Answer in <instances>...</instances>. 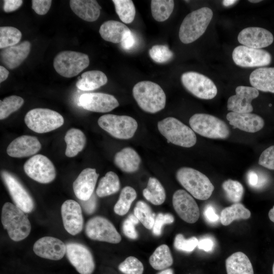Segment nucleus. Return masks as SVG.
<instances>
[{"label":"nucleus","instance_id":"de8ad7c7","mask_svg":"<svg viewBox=\"0 0 274 274\" xmlns=\"http://www.w3.org/2000/svg\"><path fill=\"white\" fill-rule=\"evenodd\" d=\"M139 222L134 214H130L122 224V230L124 235L130 239L137 238L138 234L135 230V225L138 224Z\"/></svg>","mask_w":274,"mask_h":274},{"label":"nucleus","instance_id":"c85d7f7f","mask_svg":"<svg viewBox=\"0 0 274 274\" xmlns=\"http://www.w3.org/2000/svg\"><path fill=\"white\" fill-rule=\"evenodd\" d=\"M225 265L227 274H254L250 259L242 252H235L229 256Z\"/></svg>","mask_w":274,"mask_h":274},{"label":"nucleus","instance_id":"2f4dec72","mask_svg":"<svg viewBox=\"0 0 274 274\" xmlns=\"http://www.w3.org/2000/svg\"><path fill=\"white\" fill-rule=\"evenodd\" d=\"M64 141L66 144L65 155L68 157H73L83 149L86 138L81 130L71 128L66 132Z\"/></svg>","mask_w":274,"mask_h":274},{"label":"nucleus","instance_id":"9d476101","mask_svg":"<svg viewBox=\"0 0 274 274\" xmlns=\"http://www.w3.org/2000/svg\"><path fill=\"white\" fill-rule=\"evenodd\" d=\"M181 80L184 87L199 98L211 99L217 94V87L213 81L197 72H185L182 75Z\"/></svg>","mask_w":274,"mask_h":274},{"label":"nucleus","instance_id":"4be33fe9","mask_svg":"<svg viewBox=\"0 0 274 274\" xmlns=\"http://www.w3.org/2000/svg\"><path fill=\"white\" fill-rule=\"evenodd\" d=\"M98 176L95 168H86L81 172L73 184L78 199L85 201L92 196Z\"/></svg>","mask_w":274,"mask_h":274},{"label":"nucleus","instance_id":"ea45409f","mask_svg":"<svg viewBox=\"0 0 274 274\" xmlns=\"http://www.w3.org/2000/svg\"><path fill=\"white\" fill-rule=\"evenodd\" d=\"M116 12L125 23H131L135 17V8L131 0H113Z\"/></svg>","mask_w":274,"mask_h":274},{"label":"nucleus","instance_id":"864d4df0","mask_svg":"<svg viewBox=\"0 0 274 274\" xmlns=\"http://www.w3.org/2000/svg\"><path fill=\"white\" fill-rule=\"evenodd\" d=\"M135 42L134 36L130 30L124 35L121 42L122 47L125 50L132 48Z\"/></svg>","mask_w":274,"mask_h":274},{"label":"nucleus","instance_id":"4468645a","mask_svg":"<svg viewBox=\"0 0 274 274\" xmlns=\"http://www.w3.org/2000/svg\"><path fill=\"white\" fill-rule=\"evenodd\" d=\"M67 259L80 274H92L95 268V263L89 250L84 245L70 243L66 245Z\"/></svg>","mask_w":274,"mask_h":274},{"label":"nucleus","instance_id":"f704fd0d","mask_svg":"<svg viewBox=\"0 0 274 274\" xmlns=\"http://www.w3.org/2000/svg\"><path fill=\"white\" fill-rule=\"evenodd\" d=\"M149 263L156 270H162L170 266L173 258L169 247L165 244L158 247L150 257Z\"/></svg>","mask_w":274,"mask_h":274},{"label":"nucleus","instance_id":"423d86ee","mask_svg":"<svg viewBox=\"0 0 274 274\" xmlns=\"http://www.w3.org/2000/svg\"><path fill=\"white\" fill-rule=\"evenodd\" d=\"M191 128L199 135L213 139H225L230 135V130L221 119L212 115L197 113L189 119Z\"/></svg>","mask_w":274,"mask_h":274},{"label":"nucleus","instance_id":"c03bdc74","mask_svg":"<svg viewBox=\"0 0 274 274\" xmlns=\"http://www.w3.org/2000/svg\"><path fill=\"white\" fill-rule=\"evenodd\" d=\"M150 57L155 62L162 63L169 61L173 56V53L168 47L163 45H156L149 50Z\"/></svg>","mask_w":274,"mask_h":274},{"label":"nucleus","instance_id":"5fc2aeb1","mask_svg":"<svg viewBox=\"0 0 274 274\" xmlns=\"http://www.w3.org/2000/svg\"><path fill=\"white\" fill-rule=\"evenodd\" d=\"M4 2L3 9L7 13L16 11L23 3L22 0H5Z\"/></svg>","mask_w":274,"mask_h":274},{"label":"nucleus","instance_id":"dca6fc26","mask_svg":"<svg viewBox=\"0 0 274 274\" xmlns=\"http://www.w3.org/2000/svg\"><path fill=\"white\" fill-rule=\"evenodd\" d=\"M173 207L178 216L189 223H195L199 217L198 206L187 192L179 189L175 192L172 199Z\"/></svg>","mask_w":274,"mask_h":274},{"label":"nucleus","instance_id":"13d9d810","mask_svg":"<svg viewBox=\"0 0 274 274\" xmlns=\"http://www.w3.org/2000/svg\"><path fill=\"white\" fill-rule=\"evenodd\" d=\"M248 181L249 185L251 186H255L258 184L259 178L256 173L253 171H250L248 173Z\"/></svg>","mask_w":274,"mask_h":274},{"label":"nucleus","instance_id":"6ab92c4d","mask_svg":"<svg viewBox=\"0 0 274 274\" xmlns=\"http://www.w3.org/2000/svg\"><path fill=\"white\" fill-rule=\"evenodd\" d=\"M259 94V91L253 87L237 86L235 94L230 96L227 100V110L236 113H251L253 110L252 101Z\"/></svg>","mask_w":274,"mask_h":274},{"label":"nucleus","instance_id":"473e14b6","mask_svg":"<svg viewBox=\"0 0 274 274\" xmlns=\"http://www.w3.org/2000/svg\"><path fill=\"white\" fill-rule=\"evenodd\" d=\"M143 196L151 203L159 206L165 200L166 194L164 187L156 178L149 179L147 187L143 190Z\"/></svg>","mask_w":274,"mask_h":274},{"label":"nucleus","instance_id":"b1692460","mask_svg":"<svg viewBox=\"0 0 274 274\" xmlns=\"http://www.w3.org/2000/svg\"><path fill=\"white\" fill-rule=\"evenodd\" d=\"M226 119L233 128L254 133L260 130L264 125V121L260 116L251 113H236L230 112Z\"/></svg>","mask_w":274,"mask_h":274},{"label":"nucleus","instance_id":"bb28decb","mask_svg":"<svg viewBox=\"0 0 274 274\" xmlns=\"http://www.w3.org/2000/svg\"><path fill=\"white\" fill-rule=\"evenodd\" d=\"M250 82L258 91L274 93V67H261L250 75Z\"/></svg>","mask_w":274,"mask_h":274},{"label":"nucleus","instance_id":"79ce46f5","mask_svg":"<svg viewBox=\"0 0 274 274\" xmlns=\"http://www.w3.org/2000/svg\"><path fill=\"white\" fill-rule=\"evenodd\" d=\"M24 99L17 95H11L0 100V119L7 118L18 110L23 104Z\"/></svg>","mask_w":274,"mask_h":274},{"label":"nucleus","instance_id":"6e6d98bb","mask_svg":"<svg viewBox=\"0 0 274 274\" xmlns=\"http://www.w3.org/2000/svg\"><path fill=\"white\" fill-rule=\"evenodd\" d=\"M204 216L206 220L209 222L215 223L219 220V216L211 205H208L206 207L204 211Z\"/></svg>","mask_w":274,"mask_h":274},{"label":"nucleus","instance_id":"6e6552de","mask_svg":"<svg viewBox=\"0 0 274 274\" xmlns=\"http://www.w3.org/2000/svg\"><path fill=\"white\" fill-rule=\"evenodd\" d=\"M98 124L112 136L122 140L131 138L138 128L136 121L125 115H104L99 118Z\"/></svg>","mask_w":274,"mask_h":274},{"label":"nucleus","instance_id":"c756f323","mask_svg":"<svg viewBox=\"0 0 274 274\" xmlns=\"http://www.w3.org/2000/svg\"><path fill=\"white\" fill-rule=\"evenodd\" d=\"M130 30L124 24L115 20L104 22L100 26L99 32L105 41L113 43H121L124 35Z\"/></svg>","mask_w":274,"mask_h":274},{"label":"nucleus","instance_id":"aec40b11","mask_svg":"<svg viewBox=\"0 0 274 274\" xmlns=\"http://www.w3.org/2000/svg\"><path fill=\"white\" fill-rule=\"evenodd\" d=\"M237 40L244 46L261 49L270 45L273 41V36L269 31L263 28L248 27L240 31Z\"/></svg>","mask_w":274,"mask_h":274},{"label":"nucleus","instance_id":"e2e57ef3","mask_svg":"<svg viewBox=\"0 0 274 274\" xmlns=\"http://www.w3.org/2000/svg\"><path fill=\"white\" fill-rule=\"evenodd\" d=\"M157 274H174V271L171 268H167L163 270Z\"/></svg>","mask_w":274,"mask_h":274},{"label":"nucleus","instance_id":"a18cd8bd","mask_svg":"<svg viewBox=\"0 0 274 274\" xmlns=\"http://www.w3.org/2000/svg\"><path fill=\"white\" fill-rule=\"evenodd\" d=\"M118 268L124 274H143L144 271L143 264L133 256L126 258L119 265Z\"/></svg>","mask_w":274,"mask_h":274},{"label":"nucleus","instance_id":"72a5a7b5","mask_svg":"<svg viewBox=\"0 0 274 274\" xmlns=\"http://www.w3.org/2000/svg\"><path fill=\"white\" fill-rule=\"evenodd\" d=\"M250 216V211L243 204L239 202L235 203L222 211L220 221L222 225L227 226L234 220L247 219Z\"/></svg>","mask_w":274,"mask_h":274},{"label":"nucleus","instance_id":"39448f33","mask_svg":"<svg viewBox=\"0 0 274 274\" xmlns=\"http://www.w3.org/2000/svg\"><path fill=\"white\" fill-rule=\"evenodd\" d=\"M157 127L160 133L174 145L190 148L196 143L194 131L176 118H165L158 122Z\"/></svg>","mask_w":274,"mask_h":274},{"label":"nucleus","instance_id":"49530a36","mask_svg":"<svg viewBox=\"0 0 274 274\" xmlns=\"http://www.w3.org/2000/svg\"><path fill=\"white\" fill-rule=\"evenodd\" d=\"M198 243V240L196 237L192 236L186 239L183 234L179 233L175 236L174 246L178 250L191 252L197 246Z\"/></svg>","mask_w":274,"mask_h":274},{"label":"nucleus","instance_id":"ddd939ff","mask_svg":"<svg viewBox=\"0 0 274 274\" xmlns=\"http://www.w3.org/2000/svg\"><path fill=\"white\" fill-rule=\"evenodd\" d=\"M232 57L236 65L244 67L266 66L271 61V54L268 51L244 45L235 47L232 52Z\"/></svg>","mask_w":274,"mask_h":274},{"label":"nucleus","instance_id":"f03ea898","mask_svg":"<svg viewBox=\"0 0 274 274\" xmlns=\"http://www.w3.org/2000/svg\"><path fill=\"white\" fill-rule=\"evenodd\" d=\"M213 16L212 10L206 7L189 13L179 29L180 41L184 44H189L200 38L206 30Z\"/></svg>","mask_w":274,"mask_h":274},{"label":"nucleus","instance_id":"f3484780","mask_svg":"<svg viewBox=\"0 0 274 274\" xmlns=\"http://www.w3.org/2000/svg\"><path fill=\"white\" fill-rule=\"evenodd\" d=\"M79 105L83 109L90 111L106 113L118 107L119 104L112 95L91 92L81 95L79 98Z\"/></svg>","mask_w":274,"mask_h":274},{"label":"nucleus","instance_id":"f8f14e48","mask_svg":"<svg viewBox=\"0 0 274 274\" xmlns=\"http://www.w3.org/2000/svg\"><path fill=\"white\" fill-rule=\"evenodd\" d=\"M23 168L29 177L41 183H50L56 177L53 163L47 157L41 154L30 157L24 163Z\"/></svg>","mask_w":274,"mask_h":274},{"label":"nucleus","instance_id":"cd10ccee","mask_svg":"<svg viewBox=\"0 0 274 274\" xmlns=\"http://www.w3.org/2000/svg\"><path fill=\"white\" fill-rule=\"evenodd\" d=\"M141 162L138 153L132 148L125 147L114 157L115 165L122 172L132 173L137 171Z\"/></svg>","mask_w":274,"mask_h":274},{"label":"nucleus","instance_id":"8fccbe9b","mask_svg":"<svg viewBox=\"0 0 274 274\" xmlns=\"http://www.w3.org/2000/svg\"><path fill=\"white\" fill-rule=\"evenodd\" d=\"M258 163L265 168L274 170V145L262 152L259 157Z\"/></svg>","mask_w":274,"mask_h":274},{"label":"nucleus","instance_id":"0eeeda50","mask_svg":"<svg viewBox=\"0 0 274 274\" xmlns=\"http://www.w3.org/2000/svg\"><path fill=\"white\" fill-rule=\"evenodd\" d=\"M26 126L39 133L55 130L64 123L63 117L58 112L49 109L36 108L28 111L24 118Z\"/></svg>","mask_w":274,"mask_h":274},{"label":"nucleus","instance_id":"a211bd4d","mask_svg":"<svg viewBox=\"0 0 274 274\" xmlns=\"http://www.w3.org/2000/svg\"><path fill=\"white\" fill-rule=\"evenodd\" d=\"M61 213L64 227L68 233L75 235L82 231L84 222L82 209L77 201L72 199L65 201Z\"/></svg>","mask_w":274,"mask_h":274},{"label":"nucleus","instance_id":"69168bd1","mask_svg":"<svg viewBox=\"0 0 274 274\" xmlns=\"http://www.w3.org/2000/svg\"><path fill=\"white\" fill-rule=\"evenodd\" d=\"M272 274H274V263L272 266Z\"/></svg>","mask_w":274,"mask_h":274},{"label":"nucleus","instance_id":"1a4fd4ad","mask_svg":"<svg viewBox=\"0 0 274 274\" xmlns=\"http://www.w3.org/2000/svg\"><path fill=\"white\" fill-rule=\"evenodd\" d=\"M89 64V58L87 54L73 51L59 52L53 61L55 71L65 78H72L78 75Z\"/></svg>","mask_w":274,"mask_h":274},{"label":"nucleus","instance_id":"9b49d317","mask_svg":"<svg viewBox=\"0 0 274 274\" xmlns=\"http://www.w3.org/2000/svg\"><path fill=\"white\" fill-rule=\"evenodd\" d=\"M85 233L92 240L112 244H118L121 241V236L114 225L101 216L94 217L87 221Z\"/></svg>","mask_w":274,"mask_h":274},{"label":"nucleus","instance_id":"e433bc0d","mask_svg":"<svg viewBox=\"0 0 274 274\" xmlns=\"http://www.w3.org/2000/svg\"><path fill=\"white\" fill-rule=\"evenodd\" d=\"M174 8L173 0H152L151 2V13L154 19L158 22L167 20Z\"/></svg>","mask_w":274,"mask_h":274},{"label":"nucleus","instance_id":"09e8293b","mask_svg":"<svg viewBox=\"0 0 274 274\" xmlns=\"http://www.w3.org/2000/svg\"><path fill=\"white\" fill-rule=\"evenodd\" d=\"M174 221V216L169 213H159L155 217L152 232L155 235H160L164 225L172 224Z\"/></svg>","mask_w":274,"mask_h":274},{"label":"nucleus","instance_id":"5701e85b","mask_svg":"<svg viewBox=\"0 0 274 274\" xmlns=\"http://www.w3.org/2000/svg\"><path fill=\"white\" fill-rule=\"evenodd\" d=\"M41 148V144L35 136L21 135L14 140L8 146L7 154L11 157L22 158L32 156Z\"/></svg>","mask_w":274,"mask_h":274},{"label":"nucleus","instance_id":"f257e3e1","mask_svg":"<svg viewBox=\"0 0 274 274\" xmlns=\"http://www.w3.org/2000/svg\"><path fill=\"white\" fill-rule=\"evenodd\" d=\"M132 94L139 106L146 112L156 113L165 106V94L154 82L143 81L137 83L133 88Z\"/></svg>","mask_w":274,"mask_h":274},{"label":"nucleus","instance_id":"393cba45","mask_svg":"<svg viewBox=\"0 0 274 274\" xmlns=\"http://www.w3.org/2000/svg\"><path fill=\"white\" fill-rule=\"evenodd\" d=\"M30 48L31 44L27 41L5 48L1 52V61L9 69L15 68L27 58Z\"/></svg>","mask_w":274,"mask_h":274},{"label":"nucleus","instance_id":"603ef678","mask_svg":"<svg viewBox=\"0 0 274 274\" xmlns=\"http://www.w3.org/2000/svg\"><path fill=\"white\" fill-rule=\"evenodd\" d=\"M81 204L85 212L88 214H92L96 207V198L93 194L87 200H81Z\"/></svg>","mask_w":274,"mask_h":274},{"label":"nucleus","instance_id":"58836bf2","mask_svg":"<svg viewBox=\"0 0 274 274\" xmlns=\"http://www.w3.org/2000/svg\"><path fill=\"white\" fill-rule=\"evenodd\" d=\"M134 215L144 226L148 229L153 228L155 215L145 202L138 201L134 208Z\"/></svg>","mask_w":274,"mask_h":274},{"label":"nucleus","instance_id":"7ed1b4c3","mask_svg":"<svg viewBox=\"0 0 274 274\" xmlns=\"http://www.w3.org/2000/svg\"><path fill=\"white\" fill-rule=\"evenodd\" d=\"M176 178L179 183L197 199H208L214 190V185L204 174L191 167H183L179 169Z\"/></svg>","mask_w":274,"mask_h":274},{"label":"nucleus","instance_id":"2eb2a0df","mask_svg":"<svg viewBox=\"0 0 274 274\" xmlns=\"http://www.w3.org/2000/svg\"><path fill=\"white\" fill-rule=\"evenodd\" d=\"M1 176L15 205L25 213L31 212L34 208L33 200L21 183L7 171H2Z\"/></svg>","mask_w":274,"mask_h":274},{"label":"nucleus","instance_id":"7c9ffc66","mask_svg":"<svg viewBox=\"0 0 274 274\" xmlns=\"http://www.w3.org/2000/svg\"><path fill=\"white\" fill-rule=\"evenodd\" d=\"M81 77L78 78L76 85L78 89L83 91L98 89L108 82L105 74L100 71L93 70L84 72Z\"/></svg>","mask_w":274,"mask_h":274},{"label":"nucleus","instance_id":"4c0bfd02","mask_svg":"<svg viewBox=\"0 0 274 274\" xmlns=\"http://www.w3.org/2000/svg\"><path fill=\"white\" fill-rule=\"evenodd\" d=\"M136 196V192L132 187L128 186L124 187L121 191L119 199L114 206L115 213L120 216L127 214Z\"/></svg>","mask_w":274,"mask_h":274},{"label":"nucleus","instance_id":"0e129e2a","mask_svg":"<svg viewBox=\"0 0 274 274\" xmlns=\"http://www.w3.org/2000/svg\"><path fill=\"white\" fill-rule=\"evenodd\" d=\"M249 2H251V3H259V2H261V1H260V0H257V1H249Z\"/></svg>","mask_w":274,"mask_h":274},{"label":"nucleus","instance_id":"680f3d73","mask_svg":"<svg viewBox=\"0 0 274 274\" xmlns=\"http://www.w3.org/2000/svg\"><path fill=\"white\" fill-rule=\"evenodd\" d=\"M268 217L270 221L274 223V206L268 212Z\"/></svg>","mask_w":274,"mask_h":274},{"label":"nucleus","instance_id":"3c124183","mask_svg":"<svg viewBox=\"0 0 274 274\" xmlns=\"http://www.w3.org/2000/svg\"><path fill=\"white\" fill-rule=\"evenodd\" d=\"M51 4L50 0H32L31 7L37 14L44 15L49 11Z\"/></svg>","mask_w":274,"mask_h":274},{"label":"nucleus","instance_id":"c9c22d12","mask_svg":"<svg viewBox=\"0 0 274 274\" xmlns=\"http://www.w3.org/2000/svg\"><path fill=\"white\" fill-rule=\"evenodd\" d=\"M120 187L118 176L113 172H109L102 177L96 190L97 195L106 197L117 192Z\"/></svg>","mask_w":274,"mask_h":274},{"label":"nucleus","instance_id":"37998d69","mask_svg":"<svg viewBox=\"0 0 274 274\" xmlns=\"http://www.w3.org/2000/svg\"><path fill=\"white\" fill-rule=\"evenodd\" d=\"M227 199L231 202L238 203L242 199L244 194V187L237 181L228 179L222 185Z\"/></svg>","mask_w":274,"mask_h":274},{"label":"nucleus","instance_id":"412c9836","mask_svg":"<svg viewBox=\"0 0 274 274\" xmlns=\"http://www.w3.org/2000/svg\"><path fill=\"white\" fill-rule=\"evenodd\" d=\"M34 253L39 257L58 260L66 253V245L61 240L52 236L39 239L33 245Z\"/></svg>","mask_w":274,"mask_h":274},{"label":"nucleus","instance_id":"a878e982","mask_svg":"<svg viewBox=\"0 0 274 274\" xmlns=\"http://www.w3.org/2000/svg\"><path fill=\"white\" fill-rule=\"evenodd\" d=\"M70 5L73 12L86 21H95L100 15L101 7L96 1L71 0Z\"/></svg>","mask_w":274,"mask_h":274},{"label":"nucleus","instance_id":"20e7f679","mask_svg":"<svg viewBox=\"0 0 274 274\" xmlns=\"http://www.w3.org/2000/svg\"><path fill=\"white\" fill-rule=\"evenodd\" d=\"M2 223L9 237L14 241L25 239L31 230L30 223L24 212L11 202H6L2 208Z\"/></svg>","mask_w":274,"mask_h":274},{"label":"nucleus","instance_id":"052dcab7","mask_svg":"<svg viewBox=\"0 0 274 274\" xmlns=\"http://www.w3.org/2000/svg\"><path fill=\"white\" fill-rule=\"evenodd\" d=\"M237 1H231V0H226L223 1V5L225 7H228L234 4Z\"/></svg>","mask_w":274,"mask_h":274},{"label":"nucleus","instance_id":"bf43d9fd","mask_svg":"<svg viewBox=\"0 0 274 274\" xmlns=\"http://www.w3.org/2000/svg\"><path fill=\"white\" fill-rule=\"evenodd\" d=\"M9 72L6 68L2 65L0 66V82L6 80L8 77Z\"/></svg>","mask_w":274,"mask_h":274},{"label":"nucleus","instance_id":"4d7b16f0","mask_svg":"<svg viewBox=\"0 0 274 274\" xmlns=\"http://www.w3.org/2000/svg\"><path fill=\"white\" fill-rule=\"evenodd\" d=\"M214 246L213 240L209 237H206L198 241L197 247L198 249L205 252H210L212 250Z\"/></svg>","mask_w":274,"mask_h":274},{"label":"nucleus","instance_id":"a19ab883","mask_svg":"<svg viewBox=\"0 0 274 274\" xmlns=\"http://www.w3.org/2000/svg\"><path fill=\"white\" fill-rule=\"evenodd\" d=\"M22 33L17 28L12 26L0 27V48L4 49L18 44Z\"/></svg>","mask_w":274,"mask_h":274}]
</instances>
